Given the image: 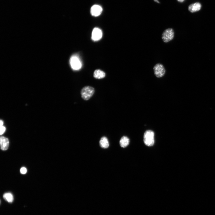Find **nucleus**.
<instances>
[{
  "mask_svg": "<svg viewBox=\"0 0 215 215\" xmlns=\"http://www.w3.org/2000/svg\"><path fill=\"white\" fill-rule=\"evenodd\" d=\"M95 92L93 87L86 86L82 89L81 94L82 98L85 100H89Z\"/></svg>",
  "mask_w": 215,
  "mask_h": 215,
  "instance_id": "obj_1",
  "label": "nucleus"
},
{
  "mask_svg": "<svg viewBox=\"0 0 215 215\" xmlns=\"http://www.w3.org/2000/svg\"><path fill=\"white\" fill-rule=\"evenodd\" d=\"M70 64L72 69L74 70H78L82 67L81 61L77 55H74L71 58Z\"/></svg>",
  "mask_w": 215,
  "mask_h": 215,
  "instance_id": "obj_2",
  "label": "nucleus"
},
{
  "mask_svg": "<svg viewBox=\"0 0 215 215\" xmlns=\"http://www.w3.org/2000/svg\"><path fill=\"white\" fill-rule=\"evenodd\" d=\"M155 134L152 131H146L144 135V142L145 144L148 146H152L155 143Z\"/></svg>",
  "mask_w": 215,
  "mask_h": 215,
  "instance_id": "obj_3",
  "label": "nucleus"
},
{
  "mask_svg": "<svg viewBox=\"0 0 215 215\" xmlns=\"http://www.w3.org/2000/svg\"><path fill=\"white\" fill-rule=\"evenodd\" d=\"M174 37V32L172 28L166 29L162 35V38L163 42L165 43H168L172 40Z\"/></svg>",
  "mask_w": 215,
  "mask_h": 215,
  "instance_id": "obj_4",
  "label": "nucleus"
},
{
  "mask_svg": "<svg viewBox=\"0 0 215 215\" xmlns=\"http://www.w3.org/2000/svg\"><path fill=\"white\" fill-rule=\"evenodd\" d=\"M154 73L157 78L163 77L165 73V70L163 66L160 63H157L153 68Z\"/></svg>",
  "mask_w": 215,
  "mask_h": 215,
  "instance_id": "obj_5",
  "label": "nucleus"
},
{
  "mask_svg": "<svg viewBox=\"0 0 215 215\" xmlns=\"http://www.w3.org/2000/svg\"><path fill=\"white\" fill-rule=\"evenodd\" d=\"M102 33L101 30L98 28H95L93 30L92 39L94 41H98L101 39Z\"/></svg>",
  "mask_w": 215,
  "mask_h": 215,
  "instance_id": "obj_6",
  "label": "nucleus"
},
{
  "mask_svg": "<svg viewBox=\"0 0 215 215\" xmlns=\"http://www.w3.org/2000/svg\"><path fill=\"white\" fill-rule=\"evenodd\" d=\"M102 11V7L98 5H94L91 7V13L92 15L94 17H98L100 15Z\"/></svg>",
  "mask_w": 215,
  "mask_h": 215,
  "instance_id": "obj_7",
  "label": "nucleus"
},
{
  "mask_svg": "<svg viewBox=\"0 0 215 215\" xmlns=\"http://www.w3.org/2000/svg\"><path fill=\"white\" fill-rule=\"evenodd\" d=\"M9 140L7 138L1 136L0 138V144L1 150H6L8 149L9 146Z\"/></svg>",
  "mask_w": 215,
  "mask_h": 215,
  "instance_id": "obj_8",
  "label": "nucleus"
},
{
  "mask_svg": "<svg viewBox=\"0 0 215 215\" xmlns=\"http://www.w3.org/2000/svg\"><path fill=\"white\" fill-rule=\"evenodd\" d=\"M201 7L200 3H196L190 5L189 7V10L191 12H194L200 10Z\"/></svg>",
  "mask_w": 215,
  "mask_h": 215,
  "instance_id": "obj_9",
  "label": "nucleus"
},
{
  "mask_svg": "<svg viewBox=\"0 0 215 215\" xmlns=\"http://www.w3.org/2000/svg\"><path fill=\"white\" fill-rule=\"evenodd\" d=\"M106 76V74L104 71L98 69L96 70L94 73V77L97 79H101L104 78Z\"/></svg>",
  "mask_w": 215,
  "mask_h": 215,
  "instance_id": "obj_10",
  "label": "nucleus"
},
{
  "mask_svg": "<svg viewBox=\"0 0 215 215\" xmlns=\"http://www.w3.org/2000/svg\"><path fill=\"white\" fill-rule=\"evenodd\" d=\"M100 145L103 148H107L109 146V143L107 138L105 137L101 138L100 141Z\"/></svg>",
  "mask_w": 215,
  "mask_h": 215,
  "instance_id": "obj_11",
  "label": "nucleus"
},
{
  "mask_svg": "<svg viewBox=\"0 0 215 215\" xmlns=\"http://www.w3.org/2000/svg\"><path fill=\"white\" fill-rule=\"evenodd\" d=\"M130 143L129 138L126 136L122 137L119 142L121 146L123 148H125L128 146Z\"/></svg>",
  "mask_w": 215,
  "mask_h": 215,
  "instance_id": "obj_12",
  "label": "nucleus"
},
{
  "mask_svg": "<svg viewBox=\"0 0 215 215\" xmlns=\"http://www.w3.org/2000/svg\"><path fill=\"white\" fill-rule=\"evenodd\" d=\"M3 197L7 202L11 203L14 201V197L12 194L10 193H6L4 194Z\"/></svg>",
  "mask_w": 215,
  "mask_h": 215,
  "instance_id": "obj_13",
  "label": "nucleus"
},
{
  "mask_svg": "<svg viewBox=\"0 0 215 215\" xmlns=\"http://www.w3.org/2000/svg\"><path fill=\"white\" fill-rule=\"evenodd\" d=\"M20 172L22 174H25L27 172V170L25 167H23L20 170Z\"/></svg>",
  "mask_w": 215,
  "mask_h": 215,
  "instance_id": "obj_14",
  "label": "nucleus"
},
{
  "mask_svg": "<svg viewBox=\"0 0 215 215\" xmlns=\"http://www.w3.org/2000/svg\"><path fill=\"white\" fill-rule=\"evenodd\" d=\"M6 130V128L4 126H1V130H0V133H1V135L3 134V133L5 132Z\"/></svg>",
  "mask_w": 215,
  "mask_h": 215,
  "instance_id": "obj_15",
  "label": "nucleus"
},
{
  "mask_svg": "<svg viewBox=\"0 0 215 215\" xmlns=\"http://www.w3.org/2000/svg\"><path fill=\"white\" fill-rule=\"evenodd\" d=\"M3 125V121L1 120V121H0V126H2Z\"/></svg>",
  "mask_w": 215,
  "mask_h": 215,
  "instance_id": "obj_16",
  "label": "nucleus"
},
{
  "mask_svg": "<svg viewBox=\"0 0 215 215\" xmlns=\"http://www.w3.org/2000/svg\"><path fill=\"white\" fill-rule=\"evenodd\" d=\"M177 1L180 2H182L184 1V0H177Z\"/></svg>",
  "mask_w": 215,
  "mask_h": 215,
  "instance_id": "obj_17",
  "label": "nucleus"
},
{
  "mask_svg": "<svg viewBox=\"0 0 215 215\" xmlns=\"http://www.w3.org/2000/svg\"><path fill=\"white\" fill-rule=\"evenodd\" d=\"M154 1L158 3H160V2L158 1V0H154Z\"/></svg>",
  "mask_w": 215,
  "mask_h": 215,
  "instance_id": "obj_18",
  "label": "nucleus"
}]
</instances>
